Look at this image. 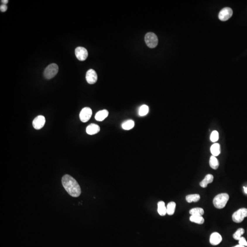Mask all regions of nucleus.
<instances>
[{"label":"nucleus","mask_w":247,"mask_h":247,"mask_svg":"<svg viewBox=\"0 0 247 247\" xmlns=\"http://www.w3.org/2000/svg\"><path fill=\"white\" fill-rule=\"evenodd\" d=\"M63 187L68 194L73 197H78L81 194V188L77 180L71 175L66 174L62 178Z\"/></svg>","instance_id":"f257e3e1"},{"label":"nucleus","mask_w":247,"mask_h":247,"mask_svg":"<svg viewBox=\"0 0 247 247\" xmlns=\"http://www.w3.org/2000/svg\"><path fill=\"white\" fill-rule=\"evenodd\" d=\"M229 196L227 193L218 194L214 198L213 203L215 207L217 209L223 208L227 204Z\"/></svg>","instance_id":"f03ea898"},{"label":"nucleus","mask_w":247,"mask_h":247,"mask_svg":"<svg viewBox=\"0 0 247 247\" xmlns=\"http://www.w3.org/2000/svg\"><path fill=\"white\" fill-rule=\"evenodd\" d=\"M59 70V67L57 64L52 63L49 65L45 68L44 72V78L50 79L56 76Z\"/></svg>","instance_id":"7ed1b4c3"},{"label":"nucleus","mask_w":247,"mask_h":247,"mask_svg":"<svg viewBox=\"0 0 247 247\" xmlns=\"http://www.w3.org/2000/svg\"><path fill=\"white\" fill-rule=\"evenodd\" d=\"M145 40L148 47L150 48H154L157 46L158 40L157 36L153 32H148L145 37Z\"/></svg>","instance_id":"20e7f679"},{"label":"nucleus","mask_w":247,"mask_h":247,"mask_svg":"<svg viewBox=\"0 0 247 247\" xmlns=\"http://www.w3.org/2000/svg\"><path fill=\"white\" fill-rule=\"evenodd\" d=\"M246 217H247V209L243 208L238 210L233 214L232 219L234 222L240 223L243 222Z\"/></svg>","instance_id":"39448f33"},{"label":"nucleus","mask_w":247,"mask_h":247,"mask_svg":"<svg viewBox=\"0 0 247 247\" xmlns=\"http://www.w3.org/2000/svg\"><path fill=\"white\" fill-rule=\"evenodd\" d=\"M92 115V110L88 107H85L82 109L80 113V119L83 123L87 122L89 121Z\"/></svg>","instance_id":"423d86ee"},{"label":"nucleus","mask_w":247,"mask_h":247,"mask_svg":"<svg viewBox=\"0 0 247 247\" xmlns=\"http://www.w3.org/2000/svg\"><path fill=\"white\" fill-rule=\"evenodd\" d=\"M232 14L233 11L231 8H224L219 13L218 18L221 21H227L231 18Z\"/></svg>","instance_id":"0eeeda50"},{"label":"nucleus","mask_w":247,"mask_h":247,"mask_svg":"<svg viewBox=\"0 0 247 247\" xmlns=\"http://www.w3.org/2000/svg\"><path fill=\"white\" fill-rule=\"evenodd\" d=\"M76 56L80 61H85L88 56V50L83 47H78L75 49Z\"/></svg>","instance_id":"6e6552de"},{"label":"nucleus","mask_w":247,"mask_h":247,"mask_svg":"<svg viewBox=\"0 0 247 247\" xmlns=\"http://www.w3.org/2000/svg\"><path fill=\"white\" fill-rule=\"evenodd\" d=\"M45 123V119L43 115L37 116L32 121V126L36 130L42 129Z\"/></svg>","instance_id":"1a4fd4ad"},{"label":"nucleus","mask_w":247,"mask_h":247,"mask_svg":"<svg viewBox=\"0 0 247 247\" xmlns=\"http://www.w3.org/2000/svg\"><path fill=\"white\" fill-rule=\"evenodd\" d=\"M86 79L89 84H94L97 81V74L94 70H89L86 73Z\"/></svg>","instance_id":"9d476101"},{"label":"nucleus","mask_w":247,"mask_h":247,"mask_svg":"<svg viewBox=\"0 0 247 247\" xmlns=\"http://www.w3.org/2000/svg\"><path fill=\"white\" fill-rule=\"evenodd\" d=\"M222 241V237L218 232H213L210 235V242L212 245H217L219 244Z\"/></svg>","instance_id":"9b49d317"},{"label":"nucleus","mask_w":247,"mask_h":247,"mask_svg":"<svg viewBox=\"0 0 247 247\" xmlns=\"http://www.w3.org/2000/svg\"><path fill=\"white\" fill-rule=\"evenodd\" d=\"M100 126L98 125L94 124H91L88 126L86 128V132L87 134L90 135H93L100 132Z\"/></svg>","instance_id":"f8f14e48"},{"label":"nucleus","mask_w":247,"mask_h":247,"mask_svg":"<svg viewBox=\"0 0 247 247\" xmlns=\"http://www.w3.org/2000/svg\"><path fill=\"white\" fill-rule=\"evenodd\" d=\"M108 115L109 112L108 110L104 109L97 112L95 116V118L98 121H102L108 117Z\"/></svg>","instance_id":"ddd939ff"},{"label":"nucleus","mask_w":247,"mask_h":247,"mask_svg":"<svg viewBox=\"0 0 247 247\" xmlns=\"http://www.w3.org/2000/svg\"><path fill=\"white\" fill-rule=\"evenodd\" d=\"M214 177L212 174H209L206 175L204 179L200 182V185L201 187L206 188L209 183H212L213 181Z\"/></svg>","instance_id":"4468645a"},{"label":"nucleus","mask_w":247,"mask_h":247,"mask_svg":"<svg viewBox=\"0 0 247 247\" xmlns=\"http://www.w3.org/2000/svg\"><path fill=\"white\" fill-rule=\"evenodd\" d=\"M157 212L159 215L161 216H164L167 214V207L165 206L164 202L162 201L158 202L157 204Z\"/></svg>","instance_id":"2eb2a0df"},{"label":"nucleus","mask_w":247,"mask_h":247,"mask_svg":"<svg viewBox=\"0 0 247 247\" xmlns=\"http://www.w3.org/2000/svg\"><path fill=\"white\" fill-rule=\"evenodd\" d=\"M210 152L212 156L217 157L221 153L220 145L218 143H215L212 145L210 147Z\"/></svg>","instance_id":"dca6fc26"},{"label":"nucleus","mask_w":247,"mask_h":247,"mask_svg":"<svg viewBox=\"0 0 247 247\" xmlns=\"http://www.w3.org/2000/svg\"><path fill=\"white\" fill-rule=\"evenodd\" d=\"M135 126V122L131 119L126 121L122 124V127L124 130H130L132 129Z\"/></svg>","instance_id":"f3484780"},{"label":"nucleus","mask_w":247,"mask_h":247,"mask_svg":"<svg viewBox=\"0 0 247 247\" xmlns=\"http://www.w3.org/2000/svg\"><path fill=\"white\" fill-rule=\"evenodd\" d=\"M200 196L198 194H192L188 195L186 196V200L188 203H192V202H196L199 201L200 199Z\"/></svg>","instance_id":"a211bd4d"},{"label":"nucleus","mask_w":247,"mask_h":247,"mask_svg":"<svg viewBox=\"0 0 247 247\" xmlns=\"http://www.w3.org/2000/svg\"><path fill=\"white\" fill-rule=\"evenodd\" d=\"M210 166L213 169H217L219 166V162L215 156H212L210 159Z\"/></svg>","instance_id":"6ab92c4d"},{"label":"nucleus","mask_w":247,"mask_h":247,"mask_svg":"<svg viewBox=\"0 0 247 247\" xmlns=\"http://www.w3.org/2000/svg\"><path fill=\"white\" fill-rule=\"evenodd\" d=\"M176 203L174 202H170L167 206V213L169 215H173L175 212Z\"/></svg>","instance_id":"aec40b11"},{"label":"nucleus","mask_w":247,"mask_h":247,"mask_svg":"<svg viewBox=\"0 0 247 247\" xmlns=\"http://www.w3.org/2000/svg\"><path fill=\"white\" fill-rule=\"evenodd\" d=\"M190 214L191 216H202L204 214V210L201 208H194L190 210Z\"/></svg>","instance_id":"412c9836"},{"label":"nucleus","mask_w":247,"mask_h":247,"mask_svg":"<svg viewBox=\"0 0 247 247\" xmlns=\"http://www.w3.org/2000/svg\"><path fill=\"white\" fill-rule=\"evenodd\" d=\"M190 220L191 222H195L198 224H202L205 222L204 219L202 216H191Z\"/></svg>","instance_id":"4be33fe9"},{"label":"nucleus","mask_w":247,"mask_h":247,"mask_svg":"<svg viewBox=\"0 0 247 247\" xmlns=\"http://www.w3.org/2000/svg\"><path fill=\"white\" fill-rule=\"evenodd\" d=\"M149 107L147 105H143L139 109V114L140 116H144L147 115L149 112Z\"/></svg>","instance_id":"5701e85b"},{"label":"nucleus","mask_w":247,"mask_h":247,"mask_svg":"<svg viewBox=\"0 0 247 247\" xmlns=\"http://www.w3.org/2000/svg\"><path fill=\"white\" fill-rule=\"evenodd\" d=\"M244 230L242 228H239L233 235V238L236 240H239L244 233Z\"/></svg>","instance_id":"b1692460"},{"label":"nucleus","mask_w":247,"mask_h":247,"mask_svg":"<svg viewBox=\"0 0 247 247\" xmlns=\"http://www.w3.org/2000/svg\"><path fill=\"white\" fill-rule=\"evenodd\" d=\"M210 140L212 142L215 143L216 141H217L219 139V133L217 131H214L212 132V134L210 135Z\"/></svg>","instance_id":"393cba45"},{"label":"nucleus","mask_w":247,"mask_h":247,"mask_svg":"<svg viewBox=\"0 0 247 247\" xmlns=\"http://www.w3.org/2000/svg\"><path fill=\"white\" fill-rule=\"evenodd\" d=\"M239 241V245L247 247V241H246V239L244 237H241V239H240Z\"/></svg>","instance_id":"a878e982"},{"label":"nucleus","mask_w":247,"mask_h":247,"mask_svg":"<svg viewBox=\"0 0 247 247\" xmlns=\"http://www.w3.org/2000/svg\"><path fill=\"white\" fill-rule=\"evenodd\" d=\"M8 9V6L6 5H2L0 6V10L1 12H5Z\"/></svg>","instance_id":"bb28decb"},{"label":"nucleus","mask_w":247,"mask_h":247,"mask_svg":"<svg viewBox=\"0 0 247 247\" xmlns=\"http://www.w3.org/2000/svg\"><path fill=\"white\" fill-rule=\"evenodd\" d=\"M1 2L3 3V4L6 5L8 3V0H2V1H1Z\"/></svg>","instance_id":"cd10ccee"},{"label":"nucleus","mask_w":247,"mask_h":247,"mask_svg":"<svg viewBox=\"0 0 247 247\" xmlns=\"http://www.w3.org/2000/svg\"><path fill=\"white\" fill-rule=\"evenodd\" d=\"M243 188H244V192H245L246 194H247V187H243Z\"/></svg>","instance_id":"c85d7f7f"},{"label":"nucleus","mask_w":247,"mask_h":247,"mask_svg":"<svg viewBox=\"0 0 247 247\" xmlns=\"http://www.w3.org/2000/svg\"><path fill=\"white\" fill-rule=\"evenodd\" d=\"M244 247V246H242V245H239H239H236V246H234V247Z\"/></svg>","instance_id":"c756f323"}]
</instances>
